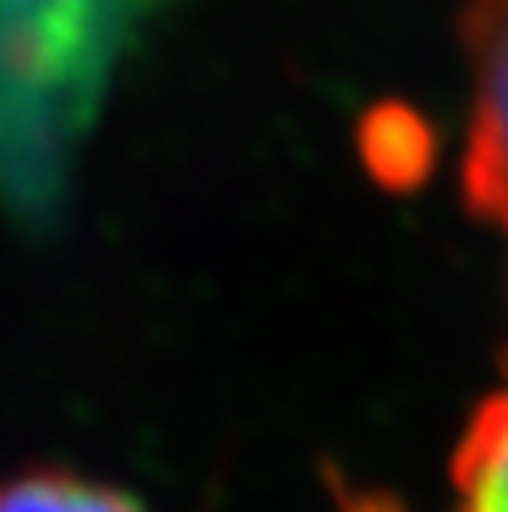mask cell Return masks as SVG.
Here are the masks:
<instances>
[{"label": "cell", "mask_w": 508, "mask_h": 512, "mask_svg": "<svg viewBox=\"0 0 508 512\" xmlns=\"http://www.w3.org/2000/svg\"><path fill=\"white\" fill-rule=\"evenodd\" d=\"M448 488V512H508V376L472 412Z\"/></svg>", "instance_id": "obj_3"}, {"label": "cell", "mask_w": 508, "mask_h": 512, "mask_svg": "<svg viewBox=\"0 0 508 512\" xmlns=\"http://www.w3.org/2000/svg\"><path fill=\"white\" fill-rule=\"evenodd\" d=\"M160 0H0V172L40 200L96 108L128 28Z\"/></svg>", "instance_id": "obj_1"}, {"label": "cell", "mask_w": 508, "mask_h": 512, "mask_svg": "<svg viewBox=\"0 0 508 512\" xmlns=\"http://www.w3.org/2000/svg\"><path fill=\"white\" fill-rule=\"evenodd\" d=\"M468 52V204L508 236V0H472L464 12Z\"/></svg>", "instance_id": "obj_2"}, {"label": "cell", "mask_w": 508, "mask_h": 512, "mask_svg": "<svg viewBox=\"0 0 508 512\" xmlns=\"http://www.w3.org/2000/svg\"><path fill=\"white\" fill-rule=\"evenodd\" d=\"M0 512H144L128 492L56 468L0 476Z\"/></svg>", "instance_id": "obj_4"}]
</instances>
